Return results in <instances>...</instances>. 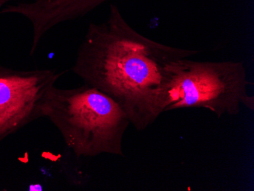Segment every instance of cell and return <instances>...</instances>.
<instances>
[{
    "instance_id": "obj_1",
    "label": "cell",
    "mask_w": 254,
    "mask_h": 191,
    "mask_svg": "<svg viewBox=\"0 0 254 191\" xmlns=\"http://www.w3.org/2000/svg\"><path fill=\"white\" fill-rule=\"evenodd\" d=\"M199 53L144 36L111 3L105 21L88 25L71 69L112 98L142 131L165 112L177 63Z\"/></svg>"
},
{
    "instance_id": "obj_2",
    "label": "cell",
    "mask_w": 254,
    "mask_h": 191,
    "mask_svg": "<svg viewBox=\"0 0 254 191\" xmlns=\"http://www.w3.org/2000/svg\"><path fill=\"white\" fill-rule=\"evenodd\" d=\"M77 159L102 154L124 156L123 141L130 121L112 98L91 85L50 90L44 107Z\"/></svg>"
},
{
    "instance_id": "obj_3",
    "label": "cell",
    "mask_w": 254,
    "mask_h": 191,
    "mask_svg": "<svg viewBox=\"0 0 254 191\" xmlns=\"http://www.w3.org/2000/svg\"><path fill=\"white\" fill-rule=\"evenodd\" d=\"M250 85L243 62L181 60L175 66L165 112L205 108L221 118L239 115L242 106L254 111Z\"/></svg>"
},
{
    "instance_id": "obj_4",
    "label": "cell",
    "mask_w": 254,
    "mask_h": 191,
    "mask_svg": "<svg viewBox=\"0 0 254 191\" xmlns=\"http://www.w3.org/2000/svg\"><path fill=\"white\" fill-rule=\"evenodd\" d=\"M65 71L19 70L0 65V142L44 118L50 90Z\"/></svg>"
},
{
    "instance_id": "obj_5",
    "label": "cell",
    "mask_w": 254,
    "mask_h": 191,
    "mask_svg": "<svg viewBox=\"0 0 254 191\" xmlns=\"http://www.w3.org/2000/svg\"><path fill=\"white\" fill-rule=\"evenodd\" d=\"M112 0H59L63 12L72 20L82 18Z\"/></svg>"
},
{
    "instance_id": "obj_6",
    "label": "cell",
    "mask_w": 254,
    "mask_h": 191,
    "mask_svg": "<svg viewBox=\"0 0 254 191\" xmlns=\"http://www.w3.org/2000/svg\"><path fill=\"white\" fill-rule=\"evenodd\" d=\"M17 0H0V11L5 6L8 5L11 2H15Z\"/></svg>"
},
{
    "instance_id": "obj_7",
    "label": "cell",
    "mask_w": 254,
    "mask_h": 191,
    "mask_svg": "<svg viewBox=\"0 0 254 191\" xmlns=\"http://www.w3.org/2000/svg\"><path fill=\"white\" fill-rule=\"evenodd\" d=\"M35 2H41V1H44V0H34Z\"/></svg>"
}]
</instances>
